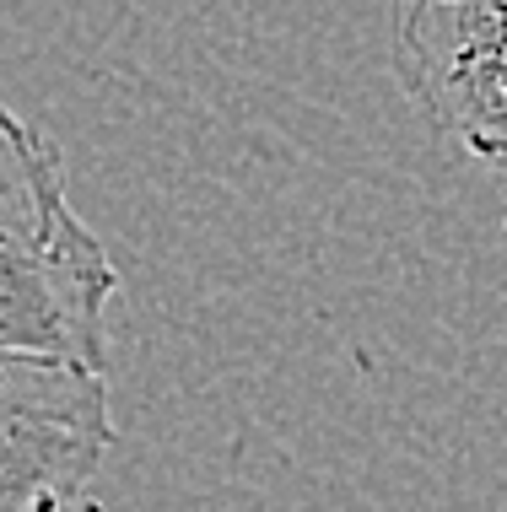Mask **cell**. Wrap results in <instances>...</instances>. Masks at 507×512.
Segmentation results:
<instances>
[{"instance_id": "1", "label": "cell", "mask_w": 507, "mask_h": 512, "mask_svg": "<svg viewBox=\"0 0 507 512\" xmlns=\"http://www.w3.org/2000/svg\"><path fill=\"white\" fill-rule=\"evenodd\" d=\"M119 270L76 216L65 157L0 98V351L108 362Z\"/></svg>"}, {"instance_id": "2", "label": "cell", "mask_w": 507, "mask_h": 512, "mask_svg": "<svg viewBox=\"0 0 507 512\" xmlns=\"http://www.w3.org/2000/svg\"><path fill=\"white\" fill-rule=\"evenodd\" d=\"M389 65L443 141L507 178V0H389Z\"/></svg>"}, {"instance_id": "3", "label": "cell", "mask_w": 507, "mask_h": 512, "mask_svg": "<svg viewBox=\"0 0 507 512\" xmlns=\"http://www.w3.org/2000/svg\"><path fill=\"white\" fill-rule=\"evenodd\" d=\"M114 448L103 367L44 351H0V512L65 507Z\"/></svg>"}]
</instances>
